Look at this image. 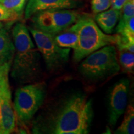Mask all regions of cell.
I'll list each match as a JSON object with an SVG mask.
<instances>
[{
	"label": "cell",
	"mask_w": 134,
	"mask_h": 134,
	"mask_svg": "<svg viewBox=\"0 0 134 134\" xmlns=\"http://www.w3.org/2000/svg\"><path fill=\"white\" fill-rule=\"evenodd\" d=\"M93 117L91 100L85 95L76 94L61 104L42 125H36L33 133L87 134Z\"/></svg>",
	"instance_id": "obj_1"
},
{
	"label": "cell",
	"mask_w": 134,
	"mask_h": 134,
	"mask_svg": "<svg viewBox=\"0 0 134 134\" xmlns=\"http://www.w3.org/2000/svg\"><path fill=\"white\" fill-rule=\"evenodd\" d=\"M15 53L11 77L16 83L26 84L37 80L41 73V55L34 43L28 28L21 23L12 31Z\"/></svg>",
	"instance_id": "obj_2"
},
{
	"label": "cell",
	"mask_w": 134,
	"mask_h": 134,
	"mask_svg": "<svg viewBox=\"0 0 134 134\" xmlns=\"http://www.w3.org/2000/svg\"><path fill=\"white\" fill-rule=\"evenodd\" d=\"M69 29L78 36V46L73 50V60L76 62L103 47L115 45L117 41V34L104 33L94 20L88 15H81Z\"/></svg>",
	"instance_id": "obj_3"
},
{
	"label": "cell",
	"mask_w": 134,
	"mask_h": 134,
	"mask_svg": "<svg viewBox=\"0 0 134 134\" xmlns=\"http://www.w3.org/2000/svg\"><path fill=\"white\" fill-rule=\"evenodd\" d=\"M83 60L78 66V71L89 81L105 80L116 75L120 70L114 45L103 47Z\"/></svg>",
	"instance_id": "obj_4"
},
{
	"label": "cell",
	"mask_w": 134,
	"mask_h": 134,
	"mask_svg": "<svg viewBox=\"0 0 134 134\" xmlns=\"http://www.w3.org/2000/svg\"><path fill=\"white\" fill-rule=\"evenodd\" d=\"M45 83H36L18 88L16 91L13 108L22 123L31 121L44 102L47 93Z\"/></svg>",
	"instance_id": "obj_5"
},
{
	"label": "cell",
	"mask_w": 134,
	"mask_h": 134,
	"mask_svg": "<svg viewBox=\"0 0 134 134\" xmlns=\"http://www.w3.org/2000/svg\"><path fill=\"white\" fill-rule=\"evenodd\" d=\"M81 15L73 9H50L43 11L31 17L32 28L55 35L77 21Z\"/></svg>",
	"instance_id": "obj_6"
},
{
	"label": "cell",
	"mask_w": 134,
	"mask_h": 134,
	"mask_svg": "<svg viewBox=\"0 0 134 134\" xmlns=\"http://www.w3.org/2000/svg\"><path fill=\"white\" fill-rule=\"evenodd\" d=\"M28 29L48 70L54 71L59 69L68 62L70 48H62L58 46L54 41L53 35L32 27Z\"/></svg>",
	"instance_id": "obj_7"
},
{
	"label": "cell",
	"mask_w": 134,
	"mask_h": 134,
	"mask_svg": "<svg viewBox=\"0 0 134 134\" xmlns=\"http://www.w3.org/2000/svg\"><path fill=\"white\" fill-rule=\"evenodd\" d=\"M129 80H120L112 86L108 95V118L110 126H115L127 106Z\"/></svg>",
	"instance_id": "obj_8"
},
{
	"label": "cell",
	"mask_w": 134,
	"mask_h": 134,
	"mask_svg": "<svg viewBox=\"0 0 134 134\" xmlns=\"http://www.w3.org/2000/svg\"><path fill=\"white\" fill-rule=\"evenodd\" d=\"M16 127V115L13 109L9 84L0 88V133H12Z\"/></svg>",
	"instance_id": "obj_9"
},
{
	"label": "cell",
	"mask_w": 134,
	"mask_h": 134,
	"mask_svg": "<svg viewBox=\"0 0 134 134\" xmlns=\"http://www.w3.org/2000/svg\"><path fill=\"white\" fill-rule=\"evenodd\" d=\"M80 4L78 0H29L25 9V19H31L35 14L50 9H72Z\"/></svg>",
	"instance_id": "obj_10"
},
{
	"label": "cell",
	"mask_w": 134,
	"mask_h": 134,
	"mask_svg": "<svg viewBox=\"0 0 134 134\" xmlns=\"http://www.w3.org/2000/svg\"><path fill=\"white\" fill-rule=\"evenodd\" d=\"M121 10L115 9L113 8L98 13L95 16V22L105 34H110L113 32V29L116 26L120 19Z\"/></svg>",
	"instance_id": "obj_11"
},
{
	"label": "cell",
	"mask_w": 134,
	"mask_h": 134,
	"mask_svg": "<svg viewBox=\"0 0 134 134\" xmlns=\"http://www.w3.org/2000/svg\"><path fill=\"white\" fill-rule=\"evenodd\" d=\"M15 53L14 43L7 29H0V65L12 63Z\"/></svg>",
	"instance_id": "obj_12"
},
{
	"label": "cell",
	"mask_w": 134,
	"mask_h": 134,
	"mask_svg": "<svg viewBox=\"0 0 134 134\" xmlns=\"http://www.w3.org/2000/svg\"><path fill=\"white\" fill-rule=\"evenodd\" d=\"M53 38L57 44L62 48H73L74 50L78 46V34L70 29L69 27L61 32L53 35Z\"/></svg>",
	"instance_id": "obj_13"
},
{
	"label": "cell",
	"mask_w": 134,
	"mask_h": 134,
	"mask_svg": "<svg viewBox=\"0 0 134 134\" xmlns=\"http://www.w3.org/2000/svg\"><path fill=\"white\" fill-rule=\"evenodd\" d=\"M125 115L120 126L115 133L119 134L134 133V108L132 104L127 106L125 110Z\"/></svg>",
	"instance_id": "obj_14"
},
{
	"label": "cell",
	"mask_w": 134,
	"mask_h": 134,
	"mask_svg": "<svg viewBox=\"0 0 134 134\" xmlns=\"http://www.w3.org/2000/svg\"><path fill=\"white\" fill-rule=\"evenodd\" d=\"M132 17H134V0H128L121 9V14L115 32H118Z\"/></svg>",
	"instance_id": "obj_15"
},
{
	"label": "cell",
	"mask_w": 134,
	"mask_h": 134,
	"mask_svg": "<svg viewBox=\"0 0 134 134\" xmlns=\"http://www.w3.org/2000/svg\"><path fill=\"white\" fill-rule=\"evenodd\" d=\"M119 63L125 72L133 73L134 69L133 53L126 50H120L119 55Z\"/></svg>",
	"instance_id": "obj_16"
},
{
	"label": "cell",
	"mask_w": 134,
	"mask_h": 134,
	"mask_svg": "<svg viewBox=\"0 0 134 134\" xmlns=\"http://www.w3.org/2000/svg\"><path fill=\"white\" fill-rule=\"evenodd\" d=\"M26 1L27 0H3L0 3L9 11L21 16Z\"/></svg>",
	"instance_id": "obj_17"
},
{
	"label": "cell",
	"mask_w": 134,
	"mask_h": 134,
	"mask_svg": "<svg viewBox=\"0 0 134 134\" xmlns=\"http://www.w3.org/2000/svg\"><path fill=\"white\" fill-rule=\"evenodd\" d=\"M91 9L95 14L106 11L111 6V0H91Z\"/></svg>",
	"instance_id": "obj_18"
},
{
	"label": "cell",
	"mask_w": 134,
	"mask_h": 134,
	"mask_svg": "<svg viewBox=\"0 0 134 134\" xmlns=\"http://www.w3.org/2000/svg\"><path fill=\"white\" fill-rule=\"evenodd\" d=\"M19 16V14L9 11L0 3V22L14 21L18 19Z\"/></svg>",
	"instance_id": "obj_19"
},
{
	"label": "cell",
	"mask_w": 134,
	"mask_h": 134,
	"mask_svg": "<svg viewBox=\"0 0 134 134\" xmlns=\"http://www.w3.org/2000/svg\"><path fill=\"white\" fill-rule=\"evenodd\" d=\"M12 63H6L4 65H0V76L8 77V74L11 70Z\"/></svg>",
	"instance_id": "obj_20"
},
{
	"label": "cell",
	"mask_w": 134,
	"mask_h": 134,
	"mask_svg": "<svg viewBox=\"0 0 134 134\" xmlns=\"http://www.w3.org/2000/svg\"><path fill=\"white\" fill-rule=\"evenodd\" d=\"M128 0H111L112 8L115 9L121 10L122 6Z\"/></svg>",
	"instance_id": "obj_21"
},
{
	"label": "cell",
	"mask_w": 134,
	"mask_h": 134,
	"mask_svg": "<svg viewBox=\"0 0 134 134\" xmlns=\"http://www.w3.org/2000/svg\"><path fill=\"white\" fill-rule=\"evenodd\" d=\"M8 84H9V83H8V77L0 76V88L6 86Z\"/></svg>",
	"instance_id": "obj_22"
},
{
	"label": "cell",
	"mask_w": 134,
	"mask_h": 134,
	"mask_svg": "<svg viewBox=\"0 0 134 134\" xmlns=\"http://www.w3.org/2000/svg\"><path fill=\"white\" fill-rule=\"evenodd\" d=\"M3 27V24L1 23V22H0V29H1V27Z\"/></svg>",
	"instance_id": "obj_23"
},
{
	"label": "cell",
	"mask_w": 134,
	"mask_h": 134,
	"mask_svg": "<svg viewBox=\"0 0 134 134\" xmlns=\"http://www.w3.org/2000/svg\"><path fill=\"white\" fill-rule=\"evenodd\" d=\"M1 1H3V0H0V2H1Z\"/></svg>",
	"instance_id": "obj_24"
}]
</instances>
